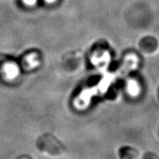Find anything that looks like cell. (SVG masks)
<instances>
[{"label":"cell","instance_id":"277c9868","mask_svg":"<svg viewBox=\"0 0 159 159\" xmlns=\"http://www.w3.org/2000/svg\"><path fill=\"white\" fill-rule=\"evenodd\" d=\"M24 2L27 5H33L35 3H36L37 0H23Z\"/></svg>","mask_w":159,"mask_h":159},{"label":"cell","instance_id":"8992f818","mask_svg":"<svg viewBox=\"0 0 159 159\" xmlns=\"http://www.w3.org/2000/svg\"><path fill=\"white\" fill-rule=\"evenodd\" d=\"M17 159H31V158L27 156H20L19 158H18Z\"/></svg>","mask_w":159,"mask_h":159},{"label":"cell","instance_id":"7a4b0ae2","mask_svg":"<svg viewBox=\"0 0 159 159\" xmlns=\"http://www.w3.org/2000/svg\"><path fill=\"white\" fill-rule=\"evenodd\" d=\"M37 150L49 157L57 158L65 151L64 147L53 136L44 134L38 138L35 142Z\"/></svg>","mask_w":159,"mask_h":159},{"label":"cell","instance_id":"3957f363","mask_svg":"<svg viewBox=\"0 0 159 159\" xmlns=\"http://www.w3.org/2000/svg\"><path fill=\"white\" fill-rule=\"evenodd\" d=\"M18 60L20 69L23 71H30L37 66L39 62V54L33 50L25 52Z\"/></svg>","mask_w":159,"mask_h":159},{"label":"cell","instance_id":"5b68a950","mask_svg":"<svg viewBox=\"0 0 159 159\" xmlns=\"http://www.w3.org/2000/svg\"><path fill=\"white\" fill-rule=\"evenodd\" d=\"M144 159H158V158H156V157L152 154H147L146 156H144Z\"/></svg>","mask_w":159,"mask_h":159},{"label":"cell","instance_id":"6da1fadb","mask_svg":"<svg viewBox=\"0 0 159 159\" xmlns=\"http://www.w3.org/2000/svg\"><path fill=\"white\" fill-rule=\"evenodd\" d=\"M21 71L17 59L9 55L0 54V82L12 85L19 79Z\"/></svg>","mask_w":159,"mask_h":159},{"label":"cell","instance_id":"52a82bcc","mask_svg":"<svg viewBox=\"0 0 159 159\" xmlns=\"http://www.w3.org/2000/svg\"><path fill=\"white\" fill-rule=\"evenodd\" d=\"M46 2H47L49 3H51V2H55V0H45Z\"/></svg>","mask_w":159,"mask_h":159}]
</instances>
